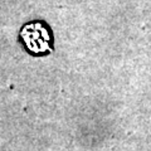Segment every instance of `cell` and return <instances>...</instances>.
Returning <instances> with one entry per match:
<instances>
[{"instance_id": "6da1fadb", "label": "cell", "mask_w": 151, "mask_h": 151, "mask_svg": "<svg viewBox=\"0 0 151 151\" xmlns=\"http://www.w3.org/2000/svg\"><path fill=\"white\" fill-rule=\"evenodd\" d=\"M19 42L32 57H45L53 52V34L43 20H32L22 27Z\"/></svg>"}]
</instances>
